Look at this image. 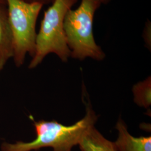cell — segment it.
<instances>
[{
  "instance_id": "5",
  "label": "cell",
  "mask_w": 151,
  "mask_h": 151,
  "mask_svg": "<svg viewBox=\"0 0 151 151\" xmlns=\"http://www.w3.org/2000/svg\"><path fill=\"white\" fill-rule=\"evenodd\" d=\"M115 127L118 133L117 139L114 142L116 151H151V137H133L121 118Z\"/></svg>"
},
{
  "instance_id": "2",
  "label": "cell",
  "mask_w": 151,
  "mask_h": 151,
  "mask_svg": "<svg viewBox=\"0 0 151 151\" xmlns=\"http://www.w3.org/2000/svg\"><path fill=\"white\" fill-rule=\"evenodd\" d=\"M101 3L99 0H81L76 10H69L64 19L67 43L70 50V57L77 60L91 58L101 60L105 54L96 43L92 24L94 15Z\"/></svg>"
},
{
  "instance_id": "4",
  "label": "cell",
  "mask_w": 151,
  "mask_h": 151,
  "mask_svg": "<svg viewBox=\"0 0 151 151\" xmlns=\"http://www.w3.org/2000/svg\"><path fill=\"white\" fill-rule=\"evenodd\" d=\"M13 43V58L17 67L24 64L26 55L33 57L37 33L36 24L43 5L22 0H6Z\"/></svg>"
},
{
  "instance_id": "1",
  "label": "cell",
  "mask_w": 151,
  "mask_h": 151,
  "mask_svg": "<svg viewBox=\"0 0 151 151\" xmlns=\"http://www.w3.org/2000/svg\"><path fill=\"white\" fill-rule=\"evenodd\" d=\"M97 117L91 105L87 104L85 116L73 125H65L56 120L35 121L32 118L36 138L29 142H17L14 144L4 143L2 151H36L50 147L53 151H72L78 145L87 130L95 125Z\"/></svg>"
},
{
  "instance_id": "8",
  "label": "cell",
  "mask_w": 151,
  "mask_h": 151,
  "mask_svg": "<svg viewBox=\"0 0 151 151\" xmlns=\"http://www.w3.org/2000/svg\"><path fill=\"white\" fill-rule=\"evenodd\" d=\"M133 92L136 104L142 108H150L151 105V77L135 85L133 88Z\"/></svg>"
},
{
  "instance_id": "10",
  "label": "cell",
  "mask_w": 151,
  "mask_h": 151,
  "mask_svg": "<svg viewBox=\"0 0 151 151\" xmlns=\"http://www.w3.org/2000/svg\"><path fill=\"white\" fill-rule=\"evenodd\" d=\"M22 1L27 2H30V3L38 2V3L42 4L43 5L45 4H48L51 2L53 1V0H22Z\"/></svg>"
},
{
  "instance_id": "6",
  "label": "cell",
  "mask_w": 151,
  "mask_h": 151,
  "mask_svg": "<svg viewBox=\"0 0 151 151\" xmlns=\"http://www.w3.org/2000/svg\"><path fill=\"white\" fill-rule=\"evenodd\" d=\"M13 43L6 4H0V73L13 57Z\"/></svg>"
},
{
  "instance_id": "3",
  "label": "cell",
  "mask_w": 151,
  "mask_h": 151,
  "mask_svg": "<svg viewBox=\"0 0 151 151\" xmlns=\"http://www.w3.org/2000/svg\"><path fill=\"white\" fill-rule=\"evenodd\" d=\"M77 0H54L53 4L45 11L39 31L37 35L35 53L29 68L37 67L50 53L56 54L66 62L70 57V50L64 30L66 13Z\"/></svg>"
},
{
  "instance_id": "12",
  "label": "cell",
  "mask_w": 151,
  "mask_h": 151,
  "mask_svg": "<svg viewBox=\"0 0 151 151\" xmlns=\"http://www.w3.org/2000/svg\"><path fill=\"white\" fill-rule=\"evenodd\" d=\"M0 4L6 5V0H0Z\"/></svg>"
},
{
  "instance_id": "13",
  "label": "cell",
  "mask_w": 151,
  "mask_h": 151,
  "mask_svg": "<svg viewBox=\"0 0 151 151\" xmlns=\"http://www.w3.org/2000/svg\"><path fill=\"white\" fill-rule=\"evenodd\" d=\"M53 1H54V0H53Z\"/></svg>"
},
{
  "instance_id": "11",
  "label": "cell",
  "mask_w": 151,
  "mask_h": 151,
  "mask_svg": "<svg viewBox=\"0 0 151 151\" xmlns=\"http://www.w3.org/2000/svg\"><path fill=\"white\" fill-rule=\"evenodd\" d=\"M101 4H107L109 2V1L110 0H99Z\"/></svg>"
},
{
  "instance_id": "9",
  "label": "cell",
  "mask_w": 151,
  "mask_h": 151,
  "mask_svg": "<svg viewBox=\"0 0 151 151\" xmlns=\"http://www.w3.org/2000/svg\"><path fill=\"white\" fill-rule=\"evenodd\" d=\"M143 37L146 44L151 46V22H148V25H146L144 30Z\"/></svg>"
},
{
  "instance_id": "7",
  "label": "cell",
  "mask_w": 151,
  "mask_h": 151,
  "mask_svg": "<svg viewBox=\"0 0 151 151\" xmlns=\"http://www.w3.org/2000/svg\"><path fill=\"white\" fill-rule=\"evenodd\" d=\"M78 145L81 151H116L114 142L106 139L95 125L87 130Z\"/></svg>"
}]
</instances>
